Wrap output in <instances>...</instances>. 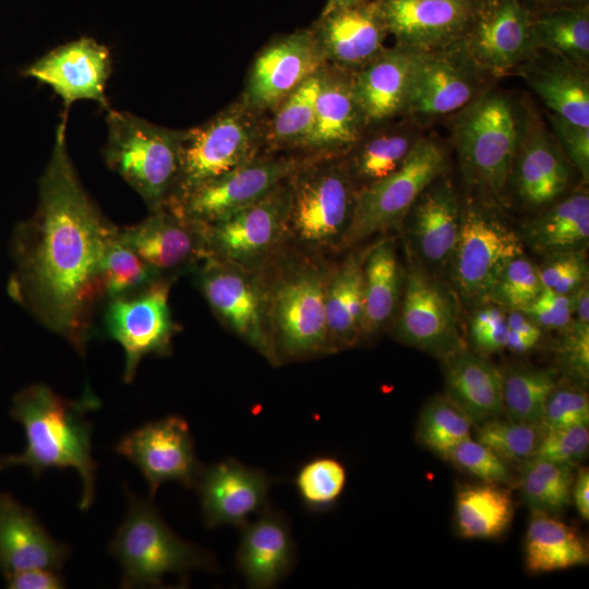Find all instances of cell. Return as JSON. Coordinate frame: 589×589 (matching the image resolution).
I'll list each match as a JSON object with an SVG mask.
<instances>
[{
  "instance_id": "cell-1",
  "label": "cell",
  "mask_w": 589,
  "mask_h": 589,
  "mask_svg": "<svg viewBox=\"0 0 589 589\" xmlns=\"http://www.w3.org/2000/svg\"><path fill=\"white\" fill-rule=\"evenodd\" d=\"M65 129L62 119L39 180L37 208L14 231L16 269L9 290L44 326L84 356L93 313L105 301L103 261L119 228L81 184L68 153Z\"/></svg>"
},
{
  "instance_id": "cell-2",
  "label": "cell",
  "mask_w": 589,
  "mask_h": 589,
  "mask_svg": "<svg viewBox=\"0 0 589 589\" xmlns=\"http://www.w3.org/2000/svg\"><path fill=\"white\" fill-rule=\"evenodd\" d=\"M98 407L91 392L71 400L43 384L23 389L13 398L11 416L24 428L26 447L22 454L0 456V470L22 465L39 477L51 468H74L83 484L80 508L87 509L94 500L96 462L86 413Z\"/></svg>"
},
{
  "instance_id": "cell-3",
  "label": "cell",
  "mask_w": 589,
  "mask_h": 589,
  "mask_svg": "<svg viewBox=\"0 0 589 589\" xmlns=\"http://www.w3.org/2000/svg\"><path fill=\"white\" fill-rule=\"evenodd\" d=\"M521 120V100L493 84L450 116V141L462 178L486 203L506 202Z\"/></svg>"
},
{
  "instance_id": "cell-4",
  "label": "cell",
  "mask_w": 589,
  "mask_h": 589,
  "mask_svg": "<svg viewBox=\"0 0 589 589\" xmlns=\"http://www.w3.org/2000/svg\"><path fill=\"white\" fill-rule=\"evenodd\" d=\"M107 166L136 191L151 212L171 197L188 130H170L130 112L107 110Z\"/></svg>"
},
{
  "instance_id": "cell-5",
  "label": "cell",
  "mask_w": 589,
  "mask_h": 589,
  "mask_svg": "<svg viewBox=\"0 0 589 589\" xmlns=\"http://www.w3.org/2000/svg\"><path fill=\"white\" fill-rule=\"evenodd\" d=\"M109 552L122 567L120 587L127 589L164 587V578L170 574L216 568L208 551L181 539L151 502L131 493L127 517Z\"/></svg>"
},
{
  "instance_id": "cell-6",
  "label": "cell",
  "mask_w": 589,
  "mask_h": 589,
  "mask_svg": "<svg viewBox=\"0 0 589 589\" xmlns=\"http://www.w3.org/2000/svg\"><path fill=\"white\" fill-rule=\"evenodd\" d=\"M286 228L310 247L344 243L358 189L341 157L309 159L289 179Z\"/></svg>"
},
{
  "instance_id": "cell-7",
  "label": "cell",
  "mask_w": 589,
  "mask_h": 589,
  "mask_svg": "<svg viewBox=\"0 0 589 589\" xmlns=\"http://www.w3.org/2000/svg\"><path fill=\"white\" fill-rule=\"evenodd\" d=\"M266 121L241 100L188 130L179 176L168 203L196 185L256 158L265 146ZM167 203V204H168ZM166 204V205H167Z\"/></svg>"
},
{
  "instance_id": "cell-8",
  "label": "cell",
  "mask_w": 589,
  "mask_h": 589,
  "mask_svg": "<svg viewBox=\"0 0 589 589\" xmlns=\"http://www.w3.org/2000/svg\"><path fill=\"white\" fill-rule=\"evenodd\" d=\"M447 169L444 144L436 136L422 135L395 172L358 190L344 244L398 226L421 193Z\"/></svg>"
},
{
  "instance_id": "cell-9",
  "label": "cell",
  "mask_w": 589,
  "mask_h": 589,
  "mask_svg": "<svg viewBox=\"0 0 589 589\" xmlns=\"http://www.w3.org/2000/svg\"><path fill=\"white\" fill-rule=\"evenodd\" d=\"M492 82L469 57L461 40L442 49L418 52L404 116L421 127L452 116Z\"/></svg>"
},
{
  "instance_id": "cell-10",
  "label": "cell",
  "mask_w": 589,
  "mask_h": 589,
  "mask_svg": "<svg viewBox=\"0 0 589 589\" xmlns=\"http://www.w3.org/2000/svg\"><path fill=\"white\" fill-rule=\"evenodd\" d=\"M309 159L257 156L223 176L205 181L165 207L183 218L208 225L257 202L288 180Z\"/></svg>"
},
{
  "instance_id": "cell-11",
  "label": "cell",
  "mask_w": 589,
  "mask_h": 589,
  "mask_svg": "<svg viewBox=\"0 0 589 589\" xmlns=\"http://www.w3.org/2000/svg\"><path fill=\"white\" fill-rule=\"evenodd\" d=\"M522 239L498 217L469 202L461 206L458 240L450 257L459 294L485 302L502 268L524 254Z\"/></svg>"
},
{
  "instance_id": "cell-12",
  "label": "cell",
  "mask_w": 589,
  "mask_h": 589,
  "mask_svg": "<svg viewBox=\"0 0 589 589\" xmlns=\"http://www.w3.org/2000/svg\"><path fill=\"white\" fill-rule=\"evenodd\" d=\"M170 281L155 280L139 290L106 301L105 335L124 350L123 380L130 383L141 360L148 354L167 356L178 330L169 308Z\"/></svg>"
},
{
  "instance_id": "cell-13",
  "label": "cell",
  "mask_w": 589,
  "mask_h": 589,
  "mask_svg": "<svg viewBox=\"0 0 589 589\" xmlns=\"http://www.w3.org/2000/svg\"><path fill=\"white\" fill-rule=\"evenodd\" d=\"M327 279L303 268L289 274L273 291L271 321L277 358L302 359L330 351L326 320Z\"/></svg>"
},
{
  "instance_id": "cell-14",
  "label": "cell",
  "mask_w": 589,
  "mask_h": 589,
  "mask_svg": "<svg viewBox=\"0 0 589 589\" xmlns=\"http://www.w3.org/2000/svg\"><path fill=\"white\" fill-rule=\"evenodd\" d=\"M461 43L492 81L515 73L539 51L532 14L520 0H481Z\"/></svg>"
},
{
  "instance_id": "cell-15",
  "label": "cell",
  "mask_w": 589,
  "mask_h": 589,
  "mask_svg": "<svg viewBox=\"0 0 589 589\" xmlns=\"http://www.w3.org/2000/svg\"><path fill=\"white\" fill-rule=\"evenodd\" d=\"M520 139L509 185L529 207H545L566 194L573 167L530 98L521 100Z\"/></svg>"
},
{
  "instance_id": "cell-16",
  "label": "cell",
  "mask_w": 589,
  "mask_h": 589,
  "mask_svg": "<svg viewBox=\"0 0 589 589\" xmlns=\"http://www.w3.org/2000/svg\"><path fill=\"white\" fill-rule=\"evenodd\" d=\"M116 452L133 462L144 476L153 498L165 482L195 488L203 465L199 461L188 422L168 416L125 434Z\"/></svg>"
},
{
  "instance_id": "cell-17",
  "label": "cell",
  "mask_w": 589,
  "mask_h": 589,
  "mask_svg": "<svg viewBox=\"0 0 589 589\" xmlns=\"http://www.w3.org/2000/svg\"><path fill=\"white\" fill-rule=\"evenodd\" d=\"M327 64L312 27L271 41L253 61L241 101L257 113L274 110Z\"/></svg>"
},
{
  "instance_id": "cell-18",
  "label": "cell",
  "mask_w": 589,
  "mask_h": 589,
  "mask_svg": "<svg viewBox=\"0 0 589 589\" xmlns=\"http://www.w3.org/2000/svg\"><path fill=\"white\" fill-rule=\"evenodd\" d=\"M288 180L229 217L202 226L205 257L243 266L264 256L286 230Z\"/></svg>"
},
{
  "instance_id": "cell-19",
  "label": "cell",
  "mask_w": 589,
  "mask_h": 589,
  "mask_svg": "<svg viewBox=\"0 0 589 589\" xmlns=\"http://www.w3.org/2000/svg\"><path fill=\"white\" fill-rule=\"evenodd\" d=\"M197 285L215 314L269 361H278L266 323L264 294L241 266L209 256L197 274Z\"/></svg>"
},
{
  "instance_id": "cell-20",
  "label": "cell",
  "mask_w": 589,
  "mask_h": 589,
  "mask_svg": "<svg viewBox=\"0 0 589 589\" xmlns=\"http://www.w3.org/2000/svg\"><path fill=\"white\" fill-rule=\"evenodd\" d=\"M397 338L443 360L464 348L453 296L419 265L406 275Z\"/></svg>"
},
{
  "instance_id": "cell-21",
  "label": "cell",
  "mask_w": 589,
  "mask_h": 589,
  "mask_svg": "<svg viewBox=\"0 0 589 589\" xmlns=\"http://www.w3.org/2000/svg\"><path fill=\"white\" fill-rule=\"evenodd\" d=\"M22 73L51 86L62 98V118L67 119L70 106L81 99L94 100L106 110L110 108L105 88L111 73V56L108 47L94 38L83 36L58 46Z\"/></svg>"
},
{
  "instance_id": "cell-22",
  "label": "cell",
  "mask_w": 589,
  "mask_h": 589,
  "mask_svg": "<svg viewBox=\"0 0 589 589\" xmlns=\"http://www.w3.org/2000/svg\"><path fill=\"white\" fill-rule=\"evenodd\" d=\"M274 483L265 471L247 466L235 458L203 467L197 489L206 527L242 528L252 515L268 506V492Z\"/></svg>"
},
{
  "instance_id": "cell-23",
  "label": "cell",
  "mask_w": 589,
  "mask_h": 589,
  "mask_svg": "<svg viewBox=\"0 0 589 589\" xmlns=\"http://www.w3.org/2000/svg\"><path fill=\"white\" fill-rule=\"evenodd\" d=\"M481 0H381L396 46L417 52L445 48L462 39Z\"/></svg>"
},
{
  "instance_id": "cell-24",
  "label": "cell",
  "mask_w": 589,
  "mask_h": 589,
  "mask_svg": "<svg viewBox=\"0 0 589 589\" xmlns=\"http://www.w3.org/2000/svg\"><path fill=\"white\" fill-rule=\"evenodd\" d=\"M326 62L354 73L386 48L388 34L381 0L332 11L311 26Z\"/></svg>"
},
{
  "instance_id": "cell-25",
  "label": "cell",
  "mask_w": 589,
  "mask_h": 589,
  "mask_svg": "<svg viewBox=\"0 0 589 589\" xmlns=\"http://www.w3.org/2000/svg\"><path fill=\"white\" fill-rule=\"evenodd\" d=\"M118 235L160 278L205 259L202 226L167 207L151 212L139 224L119 228Z\"/></svg>"
},
{
  "instance_id": "cell-26",
  "label": "cell",
  "mask_w": 589,
  "mask_h": 589,
  "mask_svg": "<svg viewBox=\"0 0 589 589\" xmlns=\"http://www.w3.org/2000/svg\"><path fill=\"white\" fill-rule=\"evenodd\" d=\"M366 129L354 97L352 73L327 63L321 71L313 128L301 149L322 157H344Z\"/></svg>"
},
{
  "instance_id": "cell-27",
  "label": "cell",
  "mask_w": 589,
  "mask_h": 589,
  "mask_svg": "<svg viewBox=\"0 0 589 589\" xmlns=\"http://www.w3.org/2000/svg\"><path fill=\"white\" fill-rule=\"evenodd\" d=\"M236 566L251 588L268 589L294 565L296 545L286 516L269 505L241 528Z\"/></svg>"
},
{
  "instance_id": "cell-28",
  "label": "cell",
  "mask_w": 589,
  "mask_h": 589,
  "mask_svg": "<svg viewBox=\"0 0 589 589\" xmlns=\"http://www.w3.org/2000/svg\"><path fill=\"white\" fill-rule=\"evenodd\" d=\"M417 55L395 45L352 73L354 97L366 128L404 117Z\"/></svg>"
},
{
  "instance_id": "cell-29",
  "label": "cell",
  "mask_w": 589,
  "mask_h": 589,
  "mask_svg": "<svg viewBox=\"0 0 589 589\" xmlns=\"http://www.w3.org/2000/svg\"><path fill=\"white\" fill-rule=\"evenodd\" d=\"M70 555L36 516L11 495L0 493V568L4 575L29 568L59 570Z\"/></svg>"
},
{
  "instance_id": "cell-30",
  "label": "cell",
  "mask_w": 589,
  "mask_h": 589,
  "mask_svg": "<svg viewBox=\"0 0 589 589\" xmlns=\"http://www.w3.org/2000/svg\"><path fill=\"white\" fill-rule=\"evenodd\" d=\"M515 73L525 80L550 112L589 128L588 69L539 50Z\"/></svg>"
},
{
  "instance_id": "cell-31",
  "label": "cell",
  "mask_w": 589,
  "mask_h": 589,
  "mask_svg": "<svg viewBox=\"0 0 589 589\" xmlns=\"http://www.w3.org/2000/svg\"><path fill=\"white\" fill-rule=\"evenodd\" d=\"M419 254L431 264H444L455 250L461 219V204L453 182L438 178L418 197L407 216Z\"/></svg>"
},
{
  "instance_id": "cell-32",
  "label": "cell",
  "mask_w": 589,
  "mask_h": 589,
  "mask_svg": "<svg viewBox=\"0 0 589 589\" xmlns=\"http://www.w3.org/2000/svg\"><path fill=\"white\" fill-rule=\"evenodd\" d=\"M368 128L346 155L349 173L358 190L395 172L423 135L421 125L401 117Z\"/></svg>"
},
{
  "instance_id": "cell-33",
  "label": "cell",
  "mask_w": 589,
  "mask_h": 589,
  "mask_svg": "<svg viewBox=\"0 0 589 589\" xmlns=\"http://www.w3.org/2000/svg\"><path fill=\"white\" fill-rule=\"evenodd\" d=\"M445 361L447 394L480 424L503 412L501 371L479 352L465 347Z\"/></svg>"
},
{
  "instance_id": "cell-34",
  "label": "cell",
  "mask_w": 589,
  "mask_h": 589,
  "mask_svg": "<svg viewBox=\"0 0 589 589\" xmlns=\"http://www.w3.org/2000/svg\"><path fill=\"white\" fill-rule=\"evenodd\" d=\"M588 239L589 194L585 187L543 207L524 226L525 242L544 256L585 250Z\"/></svg>"
},
{
  "instance_id": "cell-35",
  "label": "cell",
  "mask_w": 589,
  "mask_h": 589,
  "mask_svg": "<svg viewBox=\"0 0 589 589\" xmlns=\"http://www.w3.org/2000/svg\"><path fill=\"white\" fill-rule=\"evenodd\" d=\"M363 262L359 255L349 256L327 280L325 306L333 349L353 346L362 338Z\"/></svg>"
},
{
  "instance_id": "cell-36",
  "label": "cell",
  "mask_w": 589,
  "mask_h": 589,
  "mask_svg": "<svg viewBox=\"0 0 589 589\" xmlns=\"http://www.w3.org/2000/svg\"><path fill=\"white\" fill-rule=\"evenodd\" d=\"M586 541L570 526L533 512L525 538V563L531 573L561 570L588 563Z\"/></svg>"
},
{
  "instance_id": "cell-37",
  "label": "cell",
  "mask_w": 589,
  "mask_h": 589,
  "mask_svg": "<svg viewBox=\"0 0 589 589\" xmlns=\"http://www.w3.org/2000/svg\"><path fill=\"white\" fill-rule=\"evenodd\" d=\"M402 280L396 249L390 240L372 248L363 262L362 338L374 335L389 320L398 302Z\"/></svg>"
},
{
  "instance_id": "cell-38",
  "label": "cell",
  "mask_w": 589,
  "mask_h": 589,
  "mask_svg": "<svg viewBox=\"0 0 589 589\" xmlns=\"http://www.w3.org/2000/svg\"><path fill=\"white\" fill-rule=\"evenodd\" d=\"M532 32L538 50L589 69V5L532 15Z\"/></svg>"
},
{
  "instance_id": "cell-39",
  "label": "cell",
  "mask_w": 589,
  "mask_h": 589,
  "mask_svg": "<svg viewBox=\"0 0 589 589\" xmlns=\"http://www.w3.org/2000/svg\"><path fill=\"white\" fill-rule=\"evenodd\" d=\"M510 495L497 484L462 486L456 495V521L460 534L468 539L501 536L513 518Z\"/></svg>"
},
{
  "instance_id": "cell-40",
  "label": "cell",
  "mask_w": 589,
  "mask_h": 589,
  "mask_svg": "<svg viewBox=\"0 0 589 589\" xmlns=\"http://www.w3.org/2000/svg\"><path fill=\"white\" fill-rule=\"evenodd\" d=\"M321 71L304 81L275 107L273 117L266 121V147L302 148L314 123Z\"/></svg>"
},
{
  "instance_id": "cell-41",
  "label": "cell",
  "mask_w": 589,
  "mask_h": 589,
  "mask_svg": "<svg viewBox=\"0 0 589 589\" xmlns=\"http://www.w3.org/2000/svg\"><path fill=\"white\" fill-rule=\"evenodd\" d=\"M502 405L507 419L540 426L546 399L557 384L556 371L512 366L501 371Z\"/></svg>"
},
{
  "instance_id": "cell-42",
  "label": "cell",
  "mask_w": 589,
  "mask_h": 589,
  "mask_svg": "<svg viewBox=\"0 0 589 589\" xmlns=\"http://www.w3.org/2000/svg\"><path fill=\"white\" fill-rule=\"evenodd\" d=\"M519 488L533 512L558 513L572 502L573 467L531 457L522 461Z\"/></svg>"
},
{
  "instance_id": "cell-43",
  "label": "cell",
  "mask_w": 589,
  "mask_h": 589,
  "mask_svg": "<svg viewBox=\"0 0 589 589\" xmlns=\"http://www.w3.org/2000/svg\"><path fill=\"white\" fill-rule=\"evenodd\" d=\"M473 422L448 395L430 399L420 414L417 438L433 453L445 455L459 442L470 437Z\"/></svg>"
},
{
  "instance_id": "cell-44",
  "label": "cell",
  "mask_w": 589,
  "mask_h": 589,
  "mask_svg": "<svg viewBox=\"0 0 589 589\" xmlns=\"http://www.w3.org/2000/svg\"><path fill=\"white\" fill-rule=\"evenodd\" d=\"M347 482L345 466L330 456H317L297 471L294 485L303 505L313 512L330 509L341 496Z\"/></svg>"
},
{
  "instance_id": "cell-45",
  "label": "cell",
  "mask_w": 589,
  "mask_h": 589,
  "mask_svg": "<svg viewBox=\"0 0 589 589\" xmlns=\"http://www.w3.org/2000/svg\"><path fill=\"white\" fill-rule=\"evenodd\" d=\"M157 279L160 277L117 233L101 266L105 301L144 288Z\"/></svg>"
},
{
  "instance_id": "cell-46",
  "label": "cell",
  "mask_w": 589,
  "mask_h": 589,
  "mask_svg": "<svg viewBox=\"0 0 589 589\" xmlns=\"http://www.w3.org/2000/svg\"><path fill=\"white\" fill-rule=\"evenodd\" d=\"M542 435L539 425L495 417L479 424L476 440L504 461H524L536 455Z\"/></svg>"
},
{
  "instance_id": "cell-47",
  "label": "cell",
  "mask_w": 589,
  "mask_h": 589,
  "mask_svg": "<svg viewBox=\"0 0 589 589\" xmlns=\"http://www.w3.org/2000/svg\"><path fill=\"white\" fill-rule=\"evenodd\" d=\"M542 289L538 266L522 254L502 268L485 302L497 304L507 311L522 310Z\"/></svg>"
},
{
  "instance_id": "cell-48",
  "label": "cell",
  "mask_w": 589,
  "mask_h": 589,
  "mask_svg": "<svg viewBox=\"0 0 589 589\" xmlns=\"http://www.w3.org/2000/svg\"><path fill=\"white\" fill-rule=\"evenodd\" d=\"M589 422V398L585 387L568 382L550 393L541 419L542 432Z\"/></svg>"
},
{
  "instance_id": "cell-49",
  "label": "cell",
  "mask_w": 589,
  "mask_h": 589,
  "mask_svg": "<svg viewBox=\"0 0 589 589\" xmlns=\"http://www.w3.org/2000/svg\"><path fill=\"white\" fill-rule=\"evenodd\" d=\"M444 458L486 483L505 484L510 481L505 461L477 440H462Z\"/></svg>"
},
{
  "instance_id": "cell-50",
  "label": "cell",
  "mask_w": 589,
  "mask_h": 589,
  "mask_svg": "<svg viewBox=\"0 0 589 589\" xmlns=\"http://www.w3.org/2000/svg\"><path fill=\"white\" fill-rule=\"evenodd\" d=\"M556 359L568 382L585 387L589 378V324L572 320L561 328Z\"/></svg>"
},
{
  "instance_id": "cell-51",
  "label": "cell",
  "mask_w": 589,
  "mask_h": 589,
  "mask_svg": "<svg viewBox=\"0 0 589 589\" xmlns=\"http://www.w3.org/2000/svg\"><path fill=\"white\" fill-rule=\"evenodd\" d=\"M585 250L561 252L545 256L538 266L543 288L569 294L587 281L588 266Z\"/></svg>"
},
{
  "instance_id": "cell-52",
  "label": "cell",
  "mask_w": 589,
  "mask_h": 589,
  "mask_svg": "<svg viewBox=\"0 0 589 589\" xmlns=\"http://www.w3.org/2000/svg\"><path fill=\"white\" fill-rule=\"evenodd\" d=\"M588 448V424H580L543 432L534 457L573 466L587 455Z\"/></svg>"
},
{
  "instance_id": "cell-53",
  "label": "cell",
  "mask_w": 589,
  "mask_h": 589,
  "mask_svg": "<svg viewBox=\"0 0 589 589\" xmlns=\"http://www.w3.org/2000/svg\"><path fill=\"white\" fill-rule=\"evenodd\" d=\"M469 333L479 353L504 350L508 334L506 310L494 303L479 308L470 320Z\"/></svg>"
},
{
  "instance_id": "cell-54",
  "label": "cell",
  "mask_w": 589,
  "mask_h": 589,
  "mask_svg": "<svg viewBox=\"0 0 589 589\" xmlns=\"http://www.w3.org/2000/svg\"><path fill=\"white\" fill-rule=\"evenodd\" d=\"M562 151L580 175L584 183L589 179V128L575 124L555 113L545 119Z\"/></svg>"
},
{
  "instance_id": "cell-55",
  "label": "cell",
  "mask_w": 589,
  "mask_h": 589,
  "mask_svg": "<svg viewBox=\"0 0 589 589\" xmlns=\"http://www.w3.org/2000/svg\"><path fill=\"white\" fill-rule=\"evenodd\" d=\"M520 311L541 328L561 329L574 317L573 293L563 294L543 288L539 296Z\"/></svg>"
},
{
  "instance_id": "cell-56",
  "label": "cell",
  "mask_w": 589,
  "mask_h": 589,
  "mask_svg": "<svg viewBox=\"0 0 589 589\" xmlns=\"http://www.w3.org/2000/svg\"><path fill=\"white\" fill-rule=\"evenodd\" d=\"M7 587L11 589H61L64 579L57 570L29 568L5 574Z\"/></svg>"
},
{
  "instance_id": "cell-57",
  "label": "cell",
  "mask_w": 589,
  "mask_h": 589,
  "mask_svg": "<svg viewBox=\"0 0 589 589\" xmlns=\"http://www.w3.org/2000/svg\"><path fill=\"white\" fill-rule=\"evenodd\" d=\"M572 498L575 507L584 520L589 518V471L581 468L573 481Z\"/></svg>"
},
{
  "instance_id": "cell-58",
  "label": "cell",
  "mask_w": 589,
  "mask_h": 589,
  "mask_svg": "<svg viewBox=\"0 0 589 589\" xmlns=\"http://www.w3.org/2000/svg\"><path fill=\"white\" fill-rule=\"evenodd\" d=\"M506 321L512 330L538 340L542 337V328L520 310H506Z\"/></svg>"
},
{
  "instance_id": "cell-59",
  "label": "cell",
  "mask_w": 589,
  "mask_h": 589,
  "mask_svg": "<svg viewBox=\"0 0 589 589\" xmlns=\"http://www.w3.org/2000/svg\"><path fill=\"white\" fill-rule=\"evenodd\" d=\"M520 2L532 15L556 9L589 5V0H520Z\"/></svg>"
},
{
  "instance_id": "cell-60",
  "label": "cell",
  "mask_w": 589,
  "mask_h": 589,
  "mask_svg": "<svg viewBox=\"0 0 589 589\" xmlns=\"http://www.w3.org/2000/svg\"><path fill=\"white\" fill-rule=\"evenodd\" d=\"M573 293L574 320L589 324V288L588 283L581 284Z\"/></svg>"
},
{
  "instance_id": "cell-61",
  "label": "cell",
  "mask_w": 589,
  "mask_h": 589,
  "mask_svg": "<svg viewBox=\"0 0 589 589\" xmlns=\"http://www.w3.org/2000/svg\"><path fill=\"white\" fill-rule=\"evenodd\" d=\"M540 340L519 334L508 328L505 349L513 353H526L532 350Z\"/></svg>"
},
{
  "instance_id": "cell-62",
  "label": "cell",
  "mask_w": 589,
  "mask_h": 589,
  "mask_svg": "<svg viewBox=\"0 0 589 589\" xmlns=\"http://www.w3.org/2000/svg\"><path fill=\"white\" fill-rule=\"evenodd\" d=\"M364 1L366 0H327L321 12V15L327 14L335 10L353 7Z\"/></svg>"
}]
</instances>
